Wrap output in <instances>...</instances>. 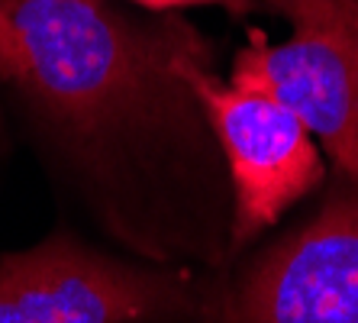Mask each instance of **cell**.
I'll use <instances>...</instances> for the list:
<instances>
[{"label": "cell", "instance_id": "obj_1", "mask_svg": "<svg viewBox=\"0 0 358 323\" xmlns=\"http://www.w3.org/2000/svg\"><path fill=\"white\" fill-rule=\"evenodd\" d=\"M20 49L17 81L78 130L149 116L187 91L175 55L197 39L184 26L149 33L107 0H0Z\"/></svg>", "mask_w": 358, "mask_h": 323}, {"label": "cell", "instance_id": "obj_2", "mask_svg": "<svg viewBox=\"0 0 358 323\" xmlns=\"http://www.w3.org/2000/svg\"><path fill=\"white\" fill-rule=\"evenodd\" d=\"M175 75L217 133L236 194L233 236L249 242L323 181L320 146L275 94L217 81L200 62L197 39L175 55Z\"/></svg>", "mask_w": 358, "mask_h": 323}, {"label": "cell", "instance_id": "obj_3", "mask_svg": "<svg viewBox=\"0 0 358 323\" xmlns=\"http://www.w3.org/2000/svg\"><path fill=\"white\" fill-rule=\"evenodd\" d=\"M291 20L278 46L249 33L229 81L275 94L358 184V29L339 0H255Z\"/></svg>", "mask_w": 358, "mask_h": 323}, {"label": "cell", "instance_id": "obj_4", "mask_svg": "<svg viewBox=\"0 0 358 323\" xmlns=\"http://www.w3.org/2000/svg\"><path fill=\"white\" fill-rule=\"evenodd\" d=\"M184 307L178 275L133 268L71 236L0 262V323H152Z\"/></svg>", "mask_w": 358, "mask_h": 323}, {"label": "cell", "instance_id": "obj_5", "mask_svg": "<svg viewBox=\"0 0 358 323\" xmlns=\"http://www.w3.org/2000/svg\"><path fill=\"white\" fill-rule=\"evenodd\" d=\"M226 323H358V191H336L310 224L268 249Z\"/></svg>", "mask_w": 358, "mask_h": 323}, {"label": "cell", "instance_id": "obj_6", "mask_svg": "<svg viewBox=\"0 0 358 323\" xmlns=\"http://www.w3.org/2000/svg\"><path fill=\"white\" fill-rule=\"evenodd\" d=\"M139 7H149V10H184V7H223L236 17H245L252 10L259 7L255 0H133Z\"/></svg>", "mask_w": 358, "mask_h": 323}, {"label": "cell", "instance_id": "obj_7", "mask_svg": "<svg viewBox=\"0 0 358 323\" xmlns=\"http://www.w3.org/2000/svg\"><path fill=\"white\" fill-rule=\"evenodd\" d=\"M0 75L13 78V81L20 75V49H17V39H13V29L7 23L3 7H0Z\"/></svg>", "mask_w": 358, "mask_h": 323}, {"label": "cell", "instance_id": "obj_8", "mask_svg": "<svg viewBox=\"0 0 358 323\" xmlns=\"http://www.w3.org/2000/svg\"><path fill=\"white\" fill-rule=\"evenodd\" d=\"M342 7H345V13L352 17V23H355V29H358V0H339Z\"/></svg>", "mask_w": 358, "mask_h": 323}]
</instances>
